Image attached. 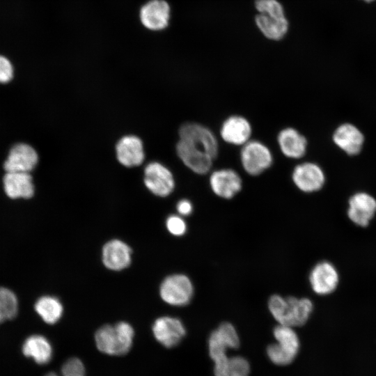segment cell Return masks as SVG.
<instances>
[{
    "label": "cell",
    "instance_id": "6da1fadb",
    "mask_svg": "<svg viewBox=\"0 0 376 376\" xmlns=\"http://www.w3.org/2000/svg\"><path fill=\"white\" fill-rule=\"evenodd\" d=\"M267 308L278 324L295 328L307 322L313 313V304L306 297L274 294L269 297Z\"/></svg>",
    "mask_w": 376,
    "mask_h": 376
},
{
    "label": "cell",
    "instance_id": "7a4b0ae2",
    "mask_svg": "<svg viewBox=\"0 0 376 376\" xmlns=\"http://www.w3.org/2000/svg\"><path fill=\"white\" fill-rule=\"evenodd\" d=\"M134 331L128 322H119L115 325L105 324L95 334L97 348L108 355L121 356L127 354L132 345Z\"/></svg>",
    "mask_w": 376,
    "mask_h": 376
},
{
    "label": "cell",
    "instance_id": "3957f363",
    "mask_svg": "<svg viewBox=\"0 0 376 376\" xmlns=\"http://www.w3.org/2000/svg\"><path fill=\"white\" fill-rule=\"evenodd\" d=\"M276 343L267 347L269 360L277 366H287L296 357L299 349V339L294 328L278 324L273 329Z\"/></svg>",
    "mask_w": 376,
    "mask_h": 376
},
{
    "label": "cell",
    "instance_id": "277c9868",
    "mask_svg": "<svg viewBox=\"0 0 376 376\" xmlns=\"http://www.w3.org/2000/svg\"><path fill=\"white\" fill-rule=\"evenodd\" d=\"M194 294V284L184 274H173L166 277L159 287V295L166 304L185 306L190 303Z\"/></svg>",
    "mask_w": 376,
    "mask_h": 376
},
{
    "label": "cell",
    "instance_id": "5b68a950",
    "mask_svg": "<svg viewBox=\"0 0 376 376\" xmlns=\"http://www.w3.org/2000/svg\"><path fill=\"white\" fill-rule=\"evenodd\" d=\"M139 19L142 26L151 32H162L169 28L171 7L167 0H148L139 8Z\"/></svg>",
    "mask_w": 376,
    "mask_h": 376
},
{
    "label": "cell",
    "instance_id": "8992f818",
    "mask_svg": "<svg viewBox=\"0 0 376 376\" xmlns=\"http://www.w3.org/2000/svg\"><path fill=\"white\" fill-rule=\"evenodd\" d=\"M240 159L245 171L251 175H258L269 169L273 157L269 149L258 141H249L243 145Z\"/></svg>",
    "mask_w": 376,
    "mask_h": 376
},
{
    "label": "cell",
    "instance_id": "52a82bcc",
    "mask_svg": "<svg viewBox=\"0 0 376 376\" xmlns=\"http://www.w3.org/2000/svg\"><path fill=\"white\" fill-rule=\"evenodd\" d=\"M178 134L180 140L203 150L214 159L217 156V138L207 127L196 123H187L180 127Z\"/></svg>",
    "mask_w": 376,
    "mask_h": 376
},
{
    "label": "cell",
    "instance_id": "ba28073f",
    "mask_svg": "<svg viewBox=\"0 0 376 376\" xmlns=\"http://www.w3.org/2000/svg\"><path fill=\"white\" fill-rule=\"evenodd\" d=\"M239 346V335L230 322L221 323L208 338L209 355L213 361L226 355L228 350L237 349Z\"/></svg>",
    "mask_w": 376,
    "mask_h": 376
},
{
    "label": "cell",
    "instance_id": "9c48e42d",
    "mask_svg": "<svg viewBox=\"0 0 376 376\" xmlns=\"http://www.w3.org/2000/svg\"><path fill=\"white\" fill-rule=\"evenodd\" d=\"M144 184L152 194L165 197L173 191L175 181L172 173L162 164L149 163L144 170Z\"/></svg>",
    "mask_w": 376,
    "mask_h": 376
},
{
    "label": "cell",
    "instance_id": "30bf717a",
    "mask_svg": "<svg viewBox=\"0 0 376 376\" xmlns=\"http://www.w3.org/2000/svg\"><path fill=\"white\" fill-rule=\"evenodd\" d=\"M312 290L319 295H327L336 290L339 274L335 266L329 261L318 263L311 270L308 277Z\"/></svg>",
    "mask_w": 376,
    "mask_h": 376
},
{
    "label": "cell",
    "instance_id": "8fae6325",
    "mask_svg": "<svg viewBox=\"0 0 376 376\" xmlns=\"http://www.w3.org/2000/svg\"><path fill=\"white\" fill-rule=\"evenodd\" d=\"M152 329L155 339L167 348L178 345L186 335V329L182 322L171 316L157 318Z\"/></svg>",
    "mask_w": 376,
    "mask_h": 376
},
{
    "label": "cell",
    "instance_id": "7c38bea8",
    "mask_svg": "<svg viewBox=\"0 0 376 376\" xmlns=\"http://www.w3.org/2000/svg\"><path fill=\"white\" fill-rule=\"evenodd\" d=\"M292 178L296 187L305 193L319 191L325 182L323 171L318 165L312 162H305L296 166Z\"/></svg>",
    "mask_w": 376,
    "mask_h": 376
},
{
    "label": "cell",
    "instance_id": "4fadbf2b",
    "mask_svg": "<svg viewBox=\"0 0 376 376\" xmlns=\"http://www.w3.org/2000/svg\"><path fill=\"white\" fill-rule=\"evenodd\" d=\"M347 216L358 226L366 227L376 213V200L366 192L354 194L349 199Z\"/></svg>",
    "mask_w": 376,
    "mask_h": 376
},
{
    "label": "cell",
    "instance_id": "5bb4252c",
    "mask_svg": "<svg viewBox=\"0 0 376 376\" xmlns=\"http://www.w3.org/2000/svg\"><path fill=\"white\" fill-rule=\"evenodd\" d=\"M176 152L187 167L201 175L210 171L214 159L203 150L182 140L176 145Z\"/></svg>",
    "mask_w": 376,
    "mask_h": 376
},
{
    "label": "cell",
    "instance_id": "9a60e30c",
    "mask_svg": "<svg viewBox=\"0 0 376 376\" xmlns=\"http://www.w3.org/2000/svg\"><path fill=\"white\" fill-rule=\"evenodd\" d=\"M210 185L215 195L224 199H230L241 191L242 181L236 171L224 169L211 174Z\"/></svg>",
    "mask_w": 376,
    "mask_h": 376
},
{
    "label": "cell",
    "instance_id": "2e32d148",
    "mask_svg": "<svg viewBox=\"0 0 376 376\" xmlns=\"http://www.w3.org/2000/svg\"><path fill=\"white\" fill-rule=\"evenodd\" d=\"M38 160L34 148L26 143H17L10 149L3 167L6 172L29 173L35 168Z\"/></svg>",
    "mask_w": 376,
    "mask_h": 376
},
{
    "label": "cell",
    "instance_id": "e0dca14e",
    "mask_svg": "<svg viewBox=\"0 0 376 376\" xmlns=\"http://www.w3.org/2000/svg\"><path fill=\"white\" fill-rule=\"evenodd\" d=\"M102 262L113 271L127 267L132 261V249L124 242L113 239L107 242L102 248Z\"/></svg>",
    "mask_w": 376,
    "mask_h": 376
},
{
    "label": "cell",
    "instance_id": "ac0fdd59",
    "mask_svg": "<svg viewBox=\"0 0 376 376\" xmlns=\"http://www.w3.org/2000/svg\"><path fill=\"white\" fill-rule=\"evenodd\" d=\"M116 152L118 162L127 167L140 165L145 157L143 143L134 135L121 138L116 144Z\"/></svg>",
    "mask_w": 376,
    "mask_h": 376
},
{
    "label": "cell",
    "instance_id": "d6986e66",
    "mask_svg": "<svg viewBox=\"0 0 376 376\" xmlns=\"http://www.w3.org/2000/svg\"><path fill=\"white\" fill-rule=\"evenodd\" d=\"M220 134L226 142L243 146L249 141L251 126L245 118L237 115L231 116L223 123Z\"/></svg>",
    "mask_w": 376,
    "mask_h": 376
},
{
    "label": "cell",
    "instance_id": "ffe728a7",
    "mask_svg": "<svg viewBox=\"0 0 376 376\" xmlns=\"http://www.w3.org/2000/svg\"><path fill=\"white\" fill-rule=\"evenodd\" d=\"M334 143L349 155H355L361 151L364 136L354 125L344 123L338 127L333 134Z\"/></svg>",
    "mask_w": 376,
    "mask_h": 376
},
{
    "label": "cell",
    "instance_id": "44dd1931",
    "mask_svg": "<svg viewBox=\"0 0 376 376\" xmlns=\"http://www.w3.org/2000/svg\"><path fill=\"white\" fill-rule=\"evenodd\" d=\"M3 181L5 193L10 198H30L34 194V186L29 173L6 172Z\"/></svg>",
    "mask_w": 376,
    "mask_h": 376
},
{
    "label": "cell",
    "instance_id": "7402d4cb",
    "mask_svg": "<svg viewBox=\"0 0 376 376\" xmlns=\"http://www.w3.org/2000/svg\"><path fill=\"white\" fill-rule=\"evenodd\" d=\"M277 141L283 154L290 158L302 157L306 151V139L297 130L287 127L278 134Z\"/></svg>",
    "mask_w": 376,
    "mask_h": 376
},
{
    "label": "cell",
    "instance_id": "603a6c76",
    "mask_svg": "<svg viewBox=\"0 0 376 376\" xmlns=\"http://www.w3.org/2000/svg\"><path fill=\"white\" fill-rule=\"evenodd\" d=\"M22 352L32 358L37 363H49L52 357V347L49 340L42 335L34 334L28 337L22 345Z\"/></svg>",
    "mask_w": 376,
    "mask_h": 376
},
{
    "label": "cell",
    "instance_id": "cb8c5ba5",
    "mask_svg": "<svg viewBox=\"0 0 376 376\" xmlns=\"http://www.w3.org/2000/svg\"><path fill=\"white\" fill-rule=\"evenodd\" d=\"M214 376H249L250 365L241 356L224 355L214 361Z\"/></svg>",
    "mask_w": 376,
    "mask_h": 376
},
{
    "label": "cell",
    "instance_id": "d4e9b609",
    "mask_svg": "<svg viewBox=\"0 0 376 376\" xmlns=\"http://www.w3.org/2000/svg\"><path fill=\"white\" fill-rule=\"evenodd\" d=\"M255 22L262 33L271 40H280L288 31V22L285 17L259 13L256 15Z\"/></svg>",
    "mask_w": 376,
    "mask_h": 376
},
{
    "label": "cell",
    "instance_id": "484cf974",
    "mask_svg": "<svg viewBox=\"0 0 376 376\" xmlns=\"http://www.w3.org/2000/svg\"><path fill=\"white\" fill-rule=\"evenodd\" d=\"M34 308L42 320L49 324L56 323L63 313V306L60 300L50 295L42 296L38 299Z\"/></svg>",
    "mask_w": 376,
    "mask_h": 376
},
{
    "label": "cell",
    "instance_id": "4316f807",
    "mask_svg": "<svg viewBox=\"0 0 376 376\" xmlns=\"http://www.w3.org/2000/svg\"><path fill=\"white\" fill-rule=\"evenodd\" d=\"M19 311V301L10 289L0 286V319L2 322L16 318Z\"/></svg>",
    "mask_w": 376,
    "mask_h": 376
},
{
    "label": "cell",
    "instance_id": "83f0119b",
    "mask_svg": "<svg viewBox=\"0 0 376 376\" xmlns=\"http://www.w3.org/2000/svg\"><path fill=\"white\" fill-rule=\"evenodd\" d=\"M255 7L259 13L285 17L283 8L276 0H256Z\"/></svg>",
    "mask_w": 376,
    "mask_h": 376
},
{
    "label": "cell",
    "instance_id": "f1b7e54d",
    "mask_svg": "<svg viewBox=\"0 0 376 376\" xmlns=\"http://www.w3.org/2000/svg\"><path fill=\"white\" fill-rule=\"evenodd\" d=\"M166 227L173 235L180 237L185 235L187 230V223L180 215L172 214L166 220Z\"/></svg>",
    "mask_w": 376,
    "mask_h": 376
},
{
    "label": "cell",
    "instance_id": "f546056e",
    "mask_svg": "<svg viewBox=\"0 0 376 376\" xmlns=\"http://www.w3.org/2000/svg\"><path fill=\"white\" fill-rule=\"evenodd\" d=\"M61 373L63 376H85V367L79 359L72 357L63 363Z\"/></svg>",
    "mask_w": 376,
    "mask_h": 376
},
{
    "label": "cell",
    "instance_id": "4dcf8cb0",
    "mask_svg": "<svg viewBox=\"0 0 376 376\" xmlns=\"http://www.w3.org/2000/svg\"><path fill=\"white\" fill-rule=\"evenodd\" d=\"M13 77V68L6 57L0 56V83H8Z\"/></svg>",
    "mask_w": 376,
    "mask_h": 376
},
{
    "label": "cell",
    "instance_id": "1f68e13d",
    "mask_svg": "<svg viewBox=\"0 0 376 376\" xmlns=\"http://www.w3.org/2000/svg\"><path fill=\"white\" fill-rule=\"evenodd\" d=\"M176 209L180 216L186 217L193 212V205L190 201L182 199L177 203Z\"/></svg>",
    "mask_w": 376,
    "mask_h": 376
},
{
    "label": "cell",
    "instance_id": "d6a6232c",
    "mask_svg": "<svg viewBox=\"0 0 376 376\" xmlns=\"http://www.w3.org/2000/svg\"><path fill=\"white\" fill-rule=\"evenodd\" d=\"M45 376H58L55 373H49L47 374Z\"/></svg>",
    "mask_w": 376,
    "mask_h": 376
},
{
    "label": "cell",
    "instance_id": "836d02e7",
    "mask_svg": "<svg viewBox=\"0 0 376 376\" xmlns=\"http://www.w3.org/2000/svg\"><path fill=\"white\" fill-rule=\"evenodd\" d=\"M363 1H371L373 0H363Z\"/></svg>",
    "mask_w": 376,
    "mask_h": 376
},
{
    "label": "cell",
    "instance_id": "e575fe53",
    "mask_svg": "<svg viewBox=\"0 0 376 376\" xmlns=\"http://www.w3.org/2000/svg\"><path fill=\"white\" fill-rule=\"evenodd\" d=\"M1 323H2V322H1V319H0V324H1Z\"/></svg>",
    "mask_w": 376,
    "mask_h": 376
}]
</instances>
